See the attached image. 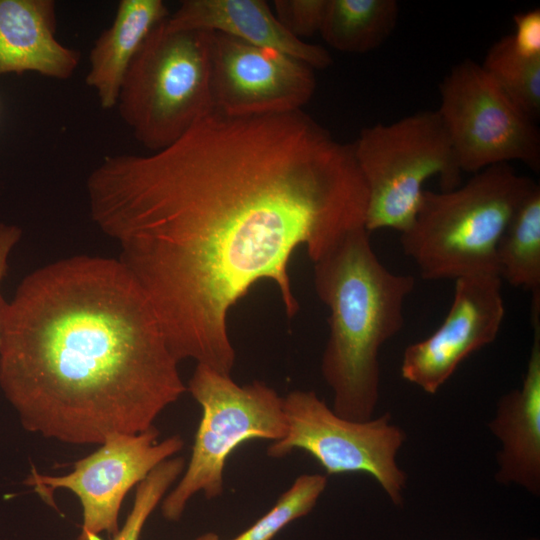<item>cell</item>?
I'll list each match as a JSON object with an SVG mask.
<instances>
[{
  "label": "cell",
  "instance_id": "1",
  "mask_svg": "<svg viewBox=\"0 0 540 540\" xmlns=\"http://www.w3.org/2000/svg\"><path fill=\"white\" fill-rule=\"evenodd\" d=\"M92 221L120 248L175 359L231 375L230 308L258 280L299 309L288 263L312 262L365 226L352 144L302 109L234 116L212 107L150 154L105 156L86 181Z\"/></svg>",
  "mask_w": 540,
  "mask_h": 540
},
{
  "label": "cell",
  "instance_id": "2",
  "mask_svg": "<svg viewBox=\"0 0 540 540\" xmlns=\"http://www.w3.org/2000/svg\"><path fill=\"white\" fill-rule=\"evenodd\" d=\"M0 389L25 430L72 445L145 431L187 391L130 272L89 255L32 271L6 302Z\"/></svg>",
  "mask_w": 540,
  "mask_h": 540
},
{
  "label": "cell",
  "instance_id": "3",
  "mask_svg": "<svg viewBox=\"0 0 540 540\" xmlns=\"http://www.w3.org/2000/svg\"><path fill=\"white\" fill-rule=\"evenodd\" d=\"M313 263L317 295L330 311L321 372L333 393L331 408L343 418L367 421L379 400V351L403 327L415 279L380 262L365 226Z\"/></svg>",
  "mask_w": 540,
  "mask_h": 540
},
{
  "label": "cell",
  "instance_id": "4",
  "mask_svg": "<svg viewBox=\"0 0 540 540\" xmlns=\"http://www.w3.org/2000/svg\"><path fill=\"white\" fill-rule=\"evenodd\" d=\"M535 185L502 163L475 173L463 186L424 190L411 225L401 233L404 253L428 280L498 276L500 238Z\"/></svg>",
  "mask_w": 540,
  "mask_h": 540
},
{
  "label": "cell",
  "instance_id": "5",
  "mask_svg": "<svg viewBox=\"0 0 540 540\" xmlns=\"http://www.w3.org/2000/svg\"><path fill=\"white\" fill-rule=\"evenodd\" d=\"M166 19L132 60L116 105L135 139L151 152L174 143L213 107L210 31L173 29Z\"/></svg>",
  "mask_w": 540,
  "mask_h": 540
},
{
  "label": "cell",
  "instance_id": "6",
  "mask_svg": "<svg viewBox=\"0 0 540 540\" xmlns=\"http://www.w3.org/2000/svg\"><path fill=\"white\" fill-rule=\"evenodd\" d=\"M352 146L367 190L369 233L384 228L404 232L429 178L437 176L442 191L460 185L461 170L437 110L366 127Z\"/></svg>",
  "mask_w": 540,
  "mask_h": 540
},
{
  "label": "cell",
  "instance_id": "7",
  "mask_svg": "<svg viewBox=\"0 0 540 540\" xmlns=\"http://www.w3.org/2000/svg\"><path fill=\"white\" fill-rule=\"evenodd\" d=\"M186 387L202 415L190 460L161 501L168 521H178L197 493L207 499L223 493L227 459L240 445L252 440L275 442L286 433L283 397L263 382L239 385L231 375L197 364Z\"/></svg>",
  "mask_w": 540,
  "mask_h": 540
},
{
  "label": "cell",
  "instance_id": "8",
  "mask_svg": "<svg viewBox=\"0 0 540 540\" xmlns=\"http://www.w3.org/2000/svg\"><path fill=\"white\" fill-rule=\"evenodd\" d=\"M286 433L271 442L267 455L282 458L301 450L328 475L364 473L381 486L395 505L403 503L406 473L396 457L406 433L389 413L367 421L336 414L314 391L293 390L283 397Z\"/></svg>",
  "mask_w": 540,
  "mask_h": 540
},
{
  "label": "cell",
  "instance_id": "9",
  "mask_svg": "<svg viewBox=\"0 0 540 540\" xmlns=\"http://www.w3.org/2000/svg\"><path fill=\"white\" fill-rule=\"evenodd\" d=\"M439 113L461 172L520 161L540 168V133L485 72L465 59L439 85Z\"/></svg>",
  "mask_w": 540,
  "mask_h": 540
},
{
  "label": "cell",
  "instance_id": "10",
  "mask_svg": "<svg viewBox=\"0 0 540 540\" xmlns=\"http://www.w3.org/2000/svg\"><path fill=\"white\" fill-rule=\"evenodd\" d=\"M184 447L179 435L159 440L155 426L134 433H116L64 475H47L34 468L24 483L47 503L57 489L74 493L82 507V526L76 540H102L119 530V513L128 492L161 462Z\"/></svg>",
  "mask_w": 540,
  "mask_h": 540
},
{
  "label": "cell",
  "instance_id": "11",
  "mask_svg": "<svg viewBox=\"0 0 540 540\" xmlns=\"http://www.w3.org/2000/svg\"><path fill=\"white\" fill-rule=\"evenodd\" d=\"M213 107L234 116L301 110L316 89L314 69L285 53L210 31Z\"/></svg>",
  "mask_w": 540,
  "mask_h": 540
},
{
  "label": "cell",
  "instance_id": "12",
  "mask_svg": "<svg viewBox=\"0 0 540 540\" xmlns=\"http://www.w3.org/2000/svg\"><path fill=\"white\" fill-rule=\"evenodd\" d=\"M501 285L495 275L455 280L452 304L442 324L405 349L402 378L435 394L469 355L492 343L505 316Z\"/></svg>",
  "mask_w": 540,
  "mask_h": 540
},
{
  "label": "cell",
  "instance_id": "13",
  "mask_svg": "<svg viewBox=\"0 0 540 540\" xmlns=\"http://www.w3.org/2000/svg\"><path fill=\"white\" fill-rule=\"evenodd\" d=\"M533 343L522 386L505 394L489 423L501 443L495 475L501 484H514L540 494V296L532 297Z\"/></svg>",
  "mask_w": 540,
  "mask_h": 540
},
{
  "label": "cell",
  "instance_id": "14",
  "mask_svg": "<svg viewBox=\"0 0 540 540\" xmlns=\"http://www.w3.org/2000/svg\"><path fill=\"white\" fill-rule=\"evenodd\" d=\"M166 22L173 29L213 31L270 48L313 69L333 62L324 47L290 34L263 0H185Z\"/></svg>",
  "mask_w": 540,
  "mask_h": 540
},
{
  "label": "cell",
  "instance_id": "15",
  "mask_svg": "<svg viewBox=\"0 0 540 540\" xmlns=\"http://www.w3.org/2000/svg\"><path fill=\"white\" fill-rule=\"evenodd\" d=\"M53 0H0V76L35 72L67 80L76 71L80 52L56 38Z\"/></svg>",
  "mask_w": 540,
  "mask_h": 540
},
{
  "label": "cell",
  "instance_id": "16",
  "mask_svg": "<svg viewBox=\"0 0 540 540\" xmlns=\"http://www.w3.org/2000/svg\"><path fill=\"white\" fill-rule=\"evenodd\" d=\"M162 0H121L112 24L95 40L89 53L86 84L102 109L117 105L127 70L151 30L169 16Z\"/></svg>",
  "mask_w": 540,
  "mask_h": 540
},
{
  "label": "cell",
  "instance_id": "17",
  "mask_svg": "<svg viewBox=\"0 0 540 540\" xmlns=\"http://www.w3.org/2000/svg\"><path fill=\"white\" fill-rule=\"evenodd\" d=\"M398 15L395 0H327L319 33L338 51L367 53L390 36Z\"/></svg>",
  "mask_w": 540,
  "mask_h": 540
},
{
  "label": "cell",
  "instance_id": "18",
  "mask_svg": "<svg viewBox=\"0 0 540 540\" xmlns=\"http://www.w3.org/2000/svg\"><path fill=\"white\" fill-rule=\"evenodd\" d=\"M500 279L510 285L540 293V187L523 200L496 250Z\"/></svg>",
  "mask_w": 540,
  "mask_h": 540
},
{
  "label": "cell",
  "instance_id": "19",
  "mask_svg": "<svg viewBox=\"0 0 540 540\" xmlns=\"http://www.w3.org/2000/svg\"><path fill=\"white\" fill-rule=\"evenodd\" d=\"M481 66L520 110L534 121L539 118L540 58L522 56L506 35L490 46Z\"/></svg>",
  "mask_w": 540,
  "mask_h": 540
},
{
  "label": "cell",
  "instance_id": "20",
  "mask_svg": "<svg viewBox=\"0 0 540 540\" xmlns=\"http://www.w3.org/2000/svg\"><path fill=\"white\" fill-rule=\"evenodd\" d=\"M326 486L325 475L298 476L268 512L231 540H272L288 524L311 512Z\"/></svg>",
  "mask_w": 540,
  "mask_h": 540
},
{
  "label": "cell",
  "instance_id": "21",
  "mask_svg": "<svg viewBox=\"0 0 540 540\" xmlns=\"http://www.w3.org/2000/svg\"><path fill=\"white\" fill-rule=\"evenodd\" d=\"M186 467L185 458L173 456L156 466L136 486L133 506L112 540H139L143 527Z\"/></svg>",
  "mask_w": 540,
  "mask_h": 540
},
{
  "label": "cell",
  "instance_id": "22",
  "mask_svg": "<svg viewBox=\"0 0 540 540\" xmlns=\"http://www.w3.org/2000/svg\"><path fill=\"white\" fill-rule=\"evenodd\" d=\"M274 14L281 25L302 40L320 31L327 0H275Z\"/></svg>",
  "mask_w": 540,
  "mask_h": 540
},
{
  "label": "cell",
  "instance_id": "23",
  "mask_svg": "<svg viewBox=\"0 0 540 540\" xmlns=\"http://www.w3.org/2000/svg\"><path fill=\"white\" fill-rule=\"evenodd\" d=\"M513 20L515 33L511 37L515 50L527 58H540V10L517 13Z\"/></svg>",
  "mask_w": 540,
  "mask_h": 540
},
{
  "label": "cell",
  "instance_id": "24",
  "mask_svg": "<svg viewBox=\"0 0 540 540\" xmlns=\"http://www.w3.org/2000/svg\"><path fill=\"white\" fill-rule=\"evenodd\" d=\"M22 237V229L17 225L0 222V287L8 269V259ZM6 301L0 291V335L3 311Z\"/></svg>",
  "mask_w": 540,
  "mask_h": 540
},
{
  "label": "cell",
  "instance_id": "25",
  "mask_svg": "<svg viewBox=\"0 0 540 540\" xmlns=\"http://www.w3.org/2000/svg\"><path fill=\"white\" fill-rule=\"evenodd\" d=\"M195 540H220V538L214 532H207L198 536Z\"/></svg>",
  "mask_w": 540,
  "mask_h": 540
}]
</instances>
